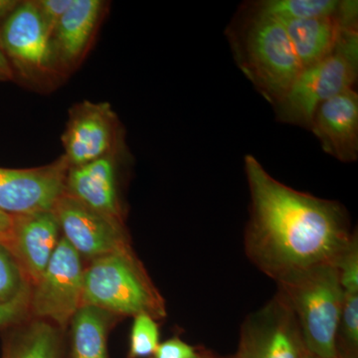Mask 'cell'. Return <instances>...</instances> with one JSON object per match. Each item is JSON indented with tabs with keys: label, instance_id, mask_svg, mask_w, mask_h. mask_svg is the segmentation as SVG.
Listing matches in <instances>:
<instances>
[{
	"label": "cell",
	"instance_id": "obj_1",
	"mask_svg": "<svg viewBox=\"0 0 358 358\" xmlns=\"http://www.w3.org/2000/svg\"><path fill=\"white\" fill-rule=\"evenodd\" d=\"M250 192L245 253L275 282L324 264H336L352 241L343 205L280 182L254 155L244 160Z\"/></svg>",
	"mask_w": 358,
	"mask_h": 358
},
{
	"label": "cell",
	"instance_id": "obj_2",
	"mask_svg": "<svg viewBox=\"0 0 358 358\" xmlns=\"http://www.w3.org/2000/svg\"><path fill=\"white\" fill-rule=\"evenodd\" d=\"M226 35L239 69L275 107L301 70L285 26L251 2L238 11Z\"/></svg>",
	"mask_w": 358,
	"mask_h": 358
},
{
	"label": "cell",
	"instance_id": "obj_3",
	"mask_svg": "<svg viewBox=\"0 0 358 358\" xmlns=\"http://www.w3.org/2000/svg\"><path fill=\"white\" fill-rule=\"evenodd\" d=\"M298 322L306 350L315 358H339L343 288L336 264H324L277 282Z\"/></svg>",
	"mask_w": 358,
	"mask_h": 358
},
{
	"label": "cell",
	"instance_id": "obj_4",
	"mask_svg": "<svg viewBox=\"0 0 358 358\" xmlns=\"http://www.w3.org/2000/svg\"><path fill=\"white\" fill-rule=\"evenodd\" d=\"M82 305L115 315H166V305L131 249L94 259L85 268Z\"/></svg>",
	"mask_w": 358,
	"mask_h": 358
},
{
	"label": "cell",
	"instance_id": "obj_5",
	"mask_svg": "<svg viewBox=\"0 0 358 358\" xmlns=\"http://www.w3.org/2000/svg\"><path fill=\"white\" fill-rule=\"evenodd\" d=\"M358 77V26L343 31L333 52L303 68L291 88L274 107L277 120L310 129L322 103L355 89Z\"/></svg>",
	"mask_w": 358,
	"mask_h": 358
},
{
	"label": "cell",
	"instance_id": "obj_6",
	"mask_svg": "<svg viewBox=\"0 0 358 358\" xmlns=\"http://www.w3.org/2000/svg\"><path fill=\"white\" fill-rule=\"evenodd\" d=\"M84 271L81 256L61 237L41 277L31 286L29 312L35 319L61 329L69 324L82 306Z\"/></svg>",
	"mask_w": 358,
	"mask_h": 358
},
{
	"label": "cell",
	"instance_id": "obj_7",
	"mask_svg": "<svg viewBox=\"0 0 358 358\" xmlns=\"http://www.w3.org/2000/svg\"><path fill=\"white\" fill-rule=\"evenodd\" d=\"M53 212L62 237L81 258L94 260L131 248L122 220L94 210L66 192Z\"/></svg>",
	"mask_w": 358,
	"mask_h": 358
},
{
	"label": "cell",
	"instance_id": "obj_8",
	"mask_svg": "<svg viewBox=\"0 0 358 358\" xmlns=\"http://www.w3.org/2000/svg\"><path fill=\"white\" fill-rule=\"evenodd\" d=\"M240 343L250 358H303L308 352L293 310L279 291L246 317Z\"/></svg>",
	"mask_w": 358,
	"mask_h": 358
},
{
	"label": "cell",
	"instance_id": "obj_9",
	"mask_svg": "<svg viewBox=\"0 0 358 358\" xmlns=\"http://www.w3.org/2000/svg\"><path fill=\"white\" fill-rule=\"evenodd\" d=\"M69 169L64 155L36 169L0 167V210L11 216L53 210L66 192Z\"/></svg>",
	"mask_w": 358,
	"mask_h": 358
},
{
	"label": "cell",
	"instance_id": "obj_10",
	"mask_svg": "<svg viewBox=\"0 0 358 358\" xmlns=\"http://www.w3.org/2000/svg\"><path fill=\"white\" fill-rule=\"evenodd\" d=\"M52 37L36 3L22 2L2 23L0 49L21 69L43 71L53 60Z\"/></svg>",
	"mask_w": 358,
	"mask_h": 358
},
{
	"label": "cell",
	"instance_id": "obj_11",
	"mask_svg": "<svg viewBox=\"0 0 358 358\" xmlns=\"http://www.w3.org/2000/svg\"><path fill=\"white\" fill-rule=\"evenodd\" d=\"M115 114L107 103L85 101L71 112L63 143L70 167L100 159L113 150Z\"/></svg>",
	"mask_w": 358,
	"mask_h": 358
},
{
	"label": "cell",
	"instance_id": "obj_12",
	"mask_svg": "<svg viewBox=\"0 0 358 358\" xmlns=\"http://www.w3.org/2000/svg\"><path fill=\"white\" fill-rule=\"evenodd\" d=\"M60 232L53 210L13 216V229L4 245L31 286L38 281L57 248Z\"/></svg>",
	"mask_w": 358,
	"mask_h": 358
},
{
	"label": "cell",
	"instance_id": "obj_13",
	"mask_svg": "<svg viewBox=\"0 0 358 358\" xmlns=\"http://www.w3.org/2000/svg\"><path fill=\"white\" fill-rule=\"evenodd\" d=\"M310 131L322 150L345 164L358 157V95L348 90L320 106L313 115Z\"/></svg>",
	"mask_w": 358,
	"mask_h": 358
},
{
	"label": "cell",
	"instance_id": "obj_14",
	"mask_svg": "<svg viewBox=\"0 0 358 358\" xmlns=\"http://www.w3.org/2000/svg\"><path fill=\"white\" fill-rule=\"evenodd\" d=\"M65 192L94 210L122 220L113 150L88 164L70 167Z\"/></svg>",
	"mask_w": 358,
	"mask_h": 358
},
{
	"label": "cell",
	"instance_id": "obj_15",
	"mask_svg": "<svg viewBox=\"0 0 358 358\" xmlns=\"http://www.w3.org/2000/svg\"><path fill=\"white\" fill-rule=\"evenodd\" d=\"M280 22L285 26L294 54L303 69L331 54L345 29L358 26V6L333 17Z\"/></svg>",
	"mask_w": 358,
	"mask_h": 358
},
{
	"label": "cell",
	"instance_id": "obj_16",
	"mask_svg": "<svg viewBox=\"0 0 358 358\" xmlns=\"http://www.w3.org/2000/svg\"><path fill=\"white\" fill-rule=\"evenodd\" d=\"M103 3L100 0H75L53 32L54 55L73 63L84 53L100 20Z\"/></svg>",
	"mask_w": 358,
	"mask_h": 358
},
{
	"label": "cell",
	"instance_id": "obj_17",
	"mask_svg": "<svg viewBox=\"0 0 358 358\" xmlns=\"http://www.w3.org/2000/svg\"><path fill=\"white\" fill-rule=\"evenodd\" d=\"M336 267L343 288L339 320V358H357L358 352V238L355 237L339 257Z\"/></svg>",
	"mask_w": 358,
	"mask_h": 358
},
{
	"label": "cell",
	"instance_id": "obj_18",
	"mask_svg": "<svg viewBox=\"0 0 358 358\" xmlns=\"http://www.w3.org/2000/svg\"><path fill=\"white\" fill-rule=\"evenodd\" d=\"M110 315L94 306L82 305L70 322L69 358H109Z\"/></svg>",
	"mask_w": 358,
	"mask_h": 358
},
{
	"label": "cell",
	"instance_id": "obj_19",
	"mask_svg": "<svg viewBox=\"0 0 358 358\" xmlns=\"http://www.w3.org/2000/svg\"><path fill=\"white\" fill-rule=\"evenodd\" d=\"M60 329L47 320L35 319L9 338L2 358H63Z\"/></svg>",
	"mask_w": 358,
	"mask_h": 358
},
{
	"label": "cell",
	"instance_id": "obj_20",
	"mask_svg": "<svg viewBox=\"0 0 358 358\" xmlns=\"http://www.w3.org/2000/svg\"><path fill=\"white\" fill-rule=\"evenodd\" d=\"M253 3L280 21L333 17L358 6V2L352 0H261Z\"/></svg>",
	"mask_w": 358,
	"mask_h": 358
},
{
	"label": "cell",
	"instance_id": "obj_21",
	"mask_svg": "<svg viewBox=\"0 0 358 358\" xmlns=\"http://www.w3.org/2000/svg\"><path fill=\"white\" fill-rule=\"evenodd\" d=\"M159 343L157 320L145 313L134 317L129 336L128 358L152 357Z\"/></svg>",
	"mask_w": 358,
	"mask_h": 358
},
{
	"label": "cell",
	"instance_id": "obj_22",
	"mask_svg": "<svg viewBox=\"0 0 358 358\" xmlns=\"http://www.w3.org/2000/svg\"><path fill=\"white\" fill-rule=\"evenodd\" d=\"M31 285L6 245L0 243V301L11 300Z\"/></svg>",
	"mask_w": 358,
	"mask_h": 358
},
{
	"label": "cell",
	"instance_id": "obj_23",
	"mask_svg": "<svg viewBox=\"0 0 358 358\" xmlns=\"http://www.w3.org/2000/svg\"><path fill=\"white\" fill-rule=\"evenodd\" d=\"M30 292L31 287L25 289L11 300L0 301V327L24 320L25 315L30 313Z\"/></svg>",
	"mask_w": 358,
	"mask_h": 358
},
{
	"label": "cell",
	"instance_id": "obj_24",
	"mask_svg": "<svg viewBox=\"0 0 358 358\" xmlns=\"http://www.w3.org/2000/svg\"><path fill=\"white\" fill-rule=\"evenodd\" d=\"M206 352L188 345L179 338L167 339L160 343L150 358H204Z\"/></svg>",
	"mask_w": 358,
	"mask_h": 358
},
{
	"label": "cell",
	"instance_id": "obj_25",
	"mask_svg": "<svg viewBox=\"0 0 358 358\" xmlns=\"http://www.w3.org/2000/svg\"><path fill=\"white\" fill-rule=\"evenodd\" d=\"M75 0H40L35 1L47 27L53 35L59 21L69 10Z\"/></svg>",
	"mask_w": 358,
	"mask_h": 358
},
{
	"label": "cell",
	"instance_id": "obj_26",
	"mask_svg": "<svg viewBox=\"0 0 358 358\" xmlns=\"http://www.w3.org/2000/svg\"><path fill=\"white\" fill-rule=\"evenodd\" d=\"M13 225V216L0 210V243L6 244Z\"/></svg>",
	"mask_w": 358,
	"mask_h": 358
},
{
	"label": "cell",
	"instance_id": "obj_27",
	"mask_svg": "<svg viewBox=\"0 0 358 358\" xmlns=\"http://www.w3.org/2000/svg\"><path fill=\"white\" fill-rule=\"evenodd\" d=\"M18 4L15 0H0V22L6 20Z\"/></svg>",
	"mask_w": 358,
	"mask_h": 358
},
{
	"label": "cell",
	"instance_id": "obj_28",
	"mask_svg": "<svg viewBox=\"0 0 358 358\" xmlns=\"http://www.w3.org/2000/svg\"><path fill=\"white\" fill-rule=\"evenodd\" d=\"M0 72L4 73L7 76H10L11 71L10 67H9L8 60H7V57L4 55L3 52L0 49Z\"/></svg>",
	"mask_w": 358,
	"mask_h": 358
},
{
	"label": "cell",
	"instance_id": "obj_29",
	"mask_svg": "<svg viewBox=\"0 0 358 358\" xmlns=\"http://www.w3.org/2000/svg\"><path fill=\"white\" fill-rule=\"evenodd\" d=\"M232 358H250L248 350L245 348L243 343H241L239 341V346H238L236 355H235L234 357H232Z\"/></svg>",
	"mask_w": 358,
	"mask_h": 358
},
{
	"label": "cell",
	"instance_id": "obj_30",
	"mask_svg": "<svg viewBox=\"0 0 358 358\" xmlns=\"http://www.w3.org/2000/svg\"><path fill=\"white\" fill-rule=\"evenodd\" d=\"M204 358H232V357H216V355H211L210 352H207L206 355H205Z\"/></svg>",
	"mask_w": 358,
	"mask_h": 358
},
{
	"label": "cell",
	"instance_id": "obj_31",
	"mask_svg": "<svg viewBox=\"0 0 358 358\" xmlns=\"http://www.w3.org/2000/svg\"><path fill=\"white\" fill-rule=\"evenodd\" d=\"M303 358H315V357H313V355H310V353L306 352V355H303Z\"/></svg>",
	"mask_w": 358,
	"mask_h": 358
},
{
	"label": "cell",
	"instance_id": "obj_32",
	"mask_svg": "<svg viewBox=\"0 0 358 358\" xmlns=\"http://www.w3.org/2000/svg\"><path fill=\"white\" fill-rule=\"evenodd\" d=\"M9 76H7L6 74H4V73L0 72V80L4 79V78H7Z\"/></svg>",
	"mask_w": 358,
	"mask_h": 358
}]
</instances>
